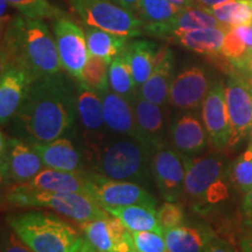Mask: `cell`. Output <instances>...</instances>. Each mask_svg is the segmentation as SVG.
<instances>
[{
	"instance_id": "6da1fadb",
	"label": "cell",
	"mask_w": 252,
	"mask_h": 252,
	"mask_svg": "<svg viewBox=\"0 0 252 252\" xmlns=\"http://www.w3.org/2000/svg\"><path fill=\"white\" fill-rule=\"evenodd\" d=\"M77 116V87L60 71L32 82L14 119L30 143H48L67 134Z\"/></svg>"
},
{
	"instance_id": "7a4b0ae2",
	"label": "cell",
	"mask_w": 252,
	"mask_h": 252,
	"mask_svg": "<svg viewBox=\"0 0 252 252\" xmlns=\"http://www.w3.org/2000/svg\"><path fill=\"white\" fill-rule=\"evenodd\" d=\"M7 68L26 71L33 81L61 71L55 39L45 23L25 15L12 19L1 42V70Z\"/></svg>"
},
{
	"instance_id": "3957f363",
	"label": "cell",
	"mask_w": 252,
	"mask_h": 252,
	"mask_svg": "<svg viewBox=\"0 0 252 252\" xmlns=\"http://www.w3.org/2000/svg\"><path fill=\"white\" fill-rule=\"evenodd\" d=\"M11 230L34 252H96L86 236L55 214L28 212L7 217Z\"/></svg>"
},
{
	"instance_id": "277c9868",
	"label": "cell",
	"mask_w": 252,
	"mask_h": 252,
	"mask_svg": "<svg viewBox=\"0 0 252 252\" xmlns=\"http://www.w3.org/2000/svg\"><path fill=\"white\" fill-rule=\"evenodd\" d=\"M185 196L197 213H209L229 201L234 188L230 163L219 153L185 157Z\"/></svg>"
},
{
	"instance_id": "5b68a950",
	"label": "cell",
	"mask_w": 252,
	"mask_h": 252,
	"mask_svg": "<svg viewBox=\"0 0 252 252\" xmlns=\"http://www.w3.org/2000/svg\"><path fill=\"white\" fill-rule=\"evenodd\" d=\"M152 152L134 138L109 137L91 153L94 173L116 181L145 185L149 181Z\"/></svg>"
},
{
	"instance_id": "8992f818",
	"label": "cell",
	"mask_w": 252,
	"mask_h": 252,
	"mask_svg": "<svg viewBox=\"0 0 252 252\" xmlns=\"http://www.w3.org/2000/svg\"><path fill=\"white\" fill-rule=\"evenodd\" d=\"M5 201L13 207L50 208L80 224L110 216L91 195L84 193L34 190L13 185L6 191Z\"/></svg>"
},
{
	"instance_id": "52a82bcc",
	"label": "cell",
	"mask_w": 252,
	"mask_h": 252,
	"mask_svg": "<svg viewBox=\"0 0 252 252\" xmlns=\"http://www.w3.org/2000/svg\"><path fill=\"white\" fill-rule=\"evenodd\" d=\"M88 26L128 37L144 33V23L133 12L112 0H69Z\"/></svg>"
},
{
	"instance_id": "ba28073f",
	"label": "cell",
	"mask_w": 252,
	"mask_h": 252,
	"mask_svg": "<svg viewBox=\"0 0 252 252\" xmlns=\"http://www.w3.org/2000/svg\"><path fill=\"white\" fill-rule=\"evenodd\" d=\"M0 167L2 184L13 186L32 180L45 165L31 143L1 133Z\"/></svg>"
},
{
	"instance_id": "9c48e42d",
	"label": "cell",
	"mask_w": 252,
	"mask_h": 252,
	"mask_svg": "<svg viewBox=\"0 0 252 252\" xmlns=\"http://www.w3.org/2000/svg\"><path fill=\"white\" fill-rule=\"evenodd\" d=\"M225 100L231 131L228 149L235 150L252 131V84L231 72L225 84Z\"/></svg>"
},
{
	"instance_id": "30bf717a",
	"label": "cell",
	"mask_w": 252,
	"mask_h": 252,
	"mask_svg": "<svg viewBox=\"0 0 252 252\" xmlns=\"http://www.w3.org/2000/svg\"><path fill=\"white\" fill-rule=\"evenodd\" d=\"M154 184L163 200L176 202L185 195L186 167L184 158L172 145L167 144L154 152L151 159Z\"/></svg>"
},
{
	"instance_id": "8fae6325",
	"label": "cell",
	"mask_w": 252,
	"mask_h": 252,
	"mask_svg": "<svg viewBox=\"0 0 252 252\" xmlns=\"http://www.w3.org/2000/svg\"><path fill=\"white\" fill-rule=\"evenodd\" d=\"M90 195L105 210L134 204L157 207L156 198L141 185L111 180L94 172H91Z\"/></svg>"
},
{
	"instance_id": "7c38bea8",
	"label": "cell",
	"mask_w": 252,
	"mask_h": 252,
	"mask_svg": "<svg viewBox=\"0 0 252 252\" xmlns=\"http://www.w3.org/2000/svg\"><path fill=\"white\" fill-rule=\"evenodd\" d=\"M53 28L62 68L69 76L81 82L83 69L90 56L86 33L80 26L65 18L55 20Z\"/></svg>"
},
{
	"instance_id": "4fadbf2b",
	"label": "cell",
	"mask_w": 252,
	"mask_h": 252,
	"mask_svg": "<svg viewBox=\"0 0 252 252\" xmlns=\"http://www.w3.org/2000/svg\"><path fill=\"white\" fill-rule=\"evenodd\" d=\"M77 113L83 131L84 143L90 153L108 138V126L104 119L102 94L90 89L82 82H77Z\"/></svg>"
},
{
	"instance_id": "5bb4252c",
	"label": "cell",
	"mask_w": 252,
	"mask_h": 252,
	"mask_svg": "<svg viewBox=\"0 0 252 252\" xmlns=\"http://www.w3.org/2000/svg\"><path fill=\"white\" fill-rule=\"evenodd\" d=\"M202 121L214 149L219 152L228 150L231 131L226 109L225 86L222 81L213 84L203 100Z\"/></svg>"
},
{
	"instance_id": "9a60e30c",
	"label": "cell",
	"mask_w": 252,
	"mask_h": 252,
	"mask_svg": "<svg viewBox=\"0 0 252 252\" xmlns=\"http://www.w3.org/2000/svg\"><path fill=\"white\" fill-rule=\"evenodd\" d=\"M80 225L84 236L97 251L137 252L132 232L116 217L110 215Z\"/></svg>"
},
{
	"instance_id": "2e32d148",
	"label": "cell",
	"mask_w": 252,
	"mask_h": 252,
	"mask_svg": "<svg viewBox=\"0 0 252 252\" xmlns=\"http://www.w3.org/2000/svg\"><path fill=\"white\" fill-rule=\"evenodd\" d=\"M212 84L202 67L185 69L173 78L168 103L181 111H191L202 105Z\"/></svg>"
},
{
	"instance_id": "e0dca14e",
	"label": "cell",
	"mask_w": 252,
	"mask_h": 252,
	"mask_svg": "<svg viewBox=\"0 0 252 252\" xmlns=\"http://www.w3.org/2000/svg\"><path fill=\"white\" fill-rule=\"evenodd\" d=\"M169 140L172 146L185 157H198L209 144L203 121L190 111L175 116L169 123Z\"/></svg>"
},
{
	"instance_id": "ac0fdd59",
	"label": "cell",
	"mask_w": 252,
	"mask_h": 252,
	"mask_svg": "<svg viewBox=\"0 0 252 252\" xmlns=\"http://www.w3.org/2000/svg\"><path fill=\"white\" fill-rule=\"evenodd\" d=\"M132 104L141 141L154 154L158 150L166 146L169 138V124L167 125L165 113L161 106L145 99L139 93L132 100Z\"/></svg>"
},
{
	"instance_id": "d6986e66",
	"label": "cell",
	"mask_w": 252,
	"mask_h": 252,
	"mask_svg": "<svg viewBox=\"0 0 252 252\" xmlns=\"http://www.w3.org/2000/svg\"><path fill=\"white\" fill-rule=\"evenodd\" d=\"M231 28L220 23L213 14L197 7L184 8L171 20L160 24L144 25V33L149 35L171 40L173 36L184 32L201 30V28Z\"/></svg>"
},
{
	"instance_id": "ffe728a7",
	"label": "cell",
	"mask_w": 252,
	"mask_h": 252,
	"mask_svg": "<svg viewBox=\"0 0 252 252\" xmlns=\"http://www.w3.org/2000/svg\"><path fill=\"white\" fill-rule=\"evenodd\" d=\"M21 186L34 190L69 191L90 195L91 172H65L45 167L32 180L21 184Z\"/></svg>"
},
{
	"instance_id": "44dd1931",
	"label": "cell",
	"mask_w": 252,
	"mask_h": 252,
	"mask_svg": "<svg viewBox=\"0 0 252 252\" xmlns=\"http://www.w3.org/2000/svg\"><path fill=\"white\" fill-rule=\"evenodd\" d=\"M33 82L26 71L18 68L1 70L0 76V122L4 126L17 115L28 87Z\"/></svg>"
},
{
	"instance_id": "7402d4cb",
	"label": "cell",
	"mask_w": 252,
	"mask_h": 252,
	"mask_svg": "<svg viewBox=\"0 0 252 252\" xmlns=\"http://www.w3.org/2000/svg\"><path fill=\"white\" fill-rule=\"evenodd\" d=\"M102 98L104 119L109 131L119 135L134 138L143 143L131 100L110 90L102 94Z\"/></svg>"
},
{
	"instance_id": "603a6c76",
	"label": "cell",
	"mask_w": 252,
	"mask_h": 252,
	"mask_svg": "<svg viewBox=\"0 0 252 252\" xmlns=\"http://www.w3.org/2000/svg\"><path fill=\"white\" fill-rule=\"evenodd\" d=\"M163 236L169 252H207L216 239L210 226L203 223H182L163 229Z\"/></svg>"
},
{
	"instance_id": "cb8c5ba5",
	"label": "cell",
	"mask_w": 252,
	"mask_h": 252,
	"mask_svg": "<svg viewBox=\"0 0 252 252\" xmlns=\"http://www.w3.org/2000/svg\"><path fill=\"white\" fill-rule=\"evenodd\" d=\"M47 168L65 172H83L84 161L80 150L67 137L48 143H31Z\"/></svg>"
},
{
	"instance_id": "d4e9b609",
	"label": "cell",
	"mask_w": 252,
	"mask_h": 252,
	"mask_svg": "<svg viewBox=\"0 0 252 252\" xmlns=\"http://www.w3.org/2000/svg\"><path fill=\"white\" fill-rule=\"evenodd\" d=\"M174 67V55L171 48H160L157 55V62L152 74L150 75L143 86L139 94L145 99L162 106L168 102L169 89L172 84V71Z\"/></svg>"
},
{
	"instance_id": "484cf974",
	"label": "cell",
	"mask_w": 252,
	"mask_h": 252,
	"mask_svg": "<svg viewBox=\"0 0 252 252\" xmlns=\"http://www.w3.org/2000/svg\"><path fill=\"white\" fill-rule=\"evenodd\" d=\"M230 28H201L184 32L173 36L171 41L179 43L184 48L207 56H217L222 52L223 41L226 31Z\"/></svg>"
},
{
	"instance_id": "4316f807",
	"label": "cell",
	"mask_w": 252,
	"mask_h": 252,
	"mask_svg": "<svg viewBox=\"0 0 252 252\" xmlns=\"http://www.w3.org/2000/svg\"><path fill=\"white\" fill-rule=\"evenodd\" d=\"M159 49L157 45L149 40H135L127 43L124 55L130 64L132 76L138 89L149 80L157 62Z\"/></svg>"
},
{
	"instance_id": "83f0119b",
	"label": "cell",
	"mask_w": 252,
	"mask_h": 252,
	"mask_svg": "<svg viewBox=\"0 0 252 252\" xmlns=\"http://www.w3.org/2000/svg\"><path fill=\"white\" fill-rule=\"evenodd\" d=\"M110 215L118 219L126 229L131 232L135 231H157L163 232L162 226L158 220L157 208L144 204L134 206L109 208L106 209Z\"/></svg>"
},
{
	"instance_id": "f1b7e54d",
	"label": "cell",
	"mask_w": 252,
	"mask_h": 252,
	"mask_svg": "<svg viewBox=\"0 0 252 252\" xmlns=\"http://www.w3.org/2000/svg\"><path fill=\"white\" fill-rule=\"evenodd\" d=\"M86 37L89 55L103 58L110 63L124 52L130 39L128 36L118 35L88 25L86 27Z\"/></svg>"
},
{
	"instance_id": "f546056e",
	"label": "cell",
	"mask_w": 252,
	"mask_h": 252,
	"mask_svg": "<svg viewBox=\"0 0 252 252\" xmlns=\"http://www.w3.org/2000/svg\"><path fill=\"white\" fill-rule=\"evenodd\" d=\"M204 11L225 26L252 25V0H228Z\"/></svg>"
},
{
	"instance_id": "4dcf8cb0",
	"label": "cell",
	"mask_w": 252,
	"mask_h": 252,
	"mask_svg": "<svg viewBox=\"0 0 252 252\" xmlns=\"http://www.w3.org/2000/svg\"><path fill=\"white\" fill-rule=\"evenodd\" d=\"M109 83L112 91L130 99L131 102L139 93V89L135 86L133 76H132L130 64H128L127 59L125 58L124 53L113 59L112 62L110 63Z\"/></svg>"
},
{
	"instance_id": "1f68e13d",
	"label": "cell",
	"mask_w": 252,
	"mask_h": 252,
	"mask_svg": "<svg viewBox=\"0 0 252 252\" xmlns=\"http://www.w3.org/2000/svg\"><path fill=\"white\" fill-rule=\"evenodd\" d=\"M180 11L168 0H140L134 13L144 25H149L171 20Z\"/></svg>"
},
{
	"instance_id": "d6a6232c",
	"label": "cell",
	"mask_w": 252,
	"mask_h": 252,
	"mask_svg": "<svg viewBox=\"0 0 252 252\" xmlns=\"http://www.w3.org/2000/svg\"><path fill=\"white\" fill-rule=\"evenodd\" d=\"M110 62L98 56L90 55L82 74V83L100 94L109 91Z\"/></svg>"
},
{
	"instance_id": "836d02e7",
	"label": "cell",
	"mask_w": 252,
	"mask_h": 252,
	"mask_svg": "<svg viewBox=\"0 0 252 252\" xmlns=\"http://www.w3.org/2000/svg\"><path fill=\"white\" fill-rule=\"evenodd\" d=\"M230 178L234 188L241 194L244 195L252 188V143L230 163Z\"/></svg>"
},
{
	"instance_id": "e575fe53",
	"label": "cell",
	"mask_w": 252,
	"mask_h": 252,
	"mask_svg": "<svg viewBox=\"0 0 252 252\" xmlns=\"http://www.w3.org/2000/svg\"><path fill=\"white\" fill-rule=\"evenodd\" d=\"M11 6L18 9L20 13L30 19H59L64 18V13L61 9L53 6L48 0H7Z\"/></svg>"
},
{
	"instance_id": "d590c367",
	"label": "cell",
	"mask_w": 252,
	"mask_h": 252,
	"mask_svg": "<svg viewBox=\"0 0 252 252\" xmlns=\"http://www.w3.org/2000/svg\"><path fill=\"white\" fill-rule=\"evenodd\" d=\"M251 52L252 50L249 49L244 41L239 37L235 27H231L230 30L226 31L220 55L224 56L230 64L243 60Z\"/></svg>"
},
{
	"instance_id": "8d00e7d4",
	"label": "cell",
	"mask_w": 252,
	"mask_h": 252,
	"mask_svg": "<svg viewBox=\"0 0 252 252\" xmlns=\"http://www.w3.org/2000/svg\"><path fill=\"white\" fill-rule=\"evenodd\" d=\"M132 237L137 252H169L163 232L135 231Z\"/></svg>"
},
{
	"instance_id": "74e56055",
	"label": "cell",
	"mask_w": 252,
	"mask_h": 252,
	"mask_svg": "<svg viewBox=\"0 0 252 252\" xmlns=\"http://www.w3.org/2000/svg\"><path fill=\"white\" fill-rule=\"evenodd\" d=\"M158 220L163 229L174 228L185 222V213L181 206L175 202H166L157 210Z\"/></svg>"
},
{
	"instance_id": "f35d334b",
	"label": "cell",
	"mask_w": 252,
	"mask_h": 252,
	"mask_svg": "<svg viewBox=\"0 0 252 252\" xmlns=\"http://www.w3.org/2000/svg\"><path fill=\"white\" fill-rule=\"evenodd\" d=\"M1 252H34L28 247L26 243H24L23 239L15 234L12 230L9 231L6 237L2 239V248Z\"/></svg>"
},
{
	"instance_id": "ab89813d",
	"label": "cell",
	"mask_w": 252,
	"mask_h": 252,
	"mask_svg": "<svg viewBox=\"0 0 252 252\" xmlns=\"http://www.w3.org/2000/svg\"><path fill=\"white\" fill-rule=\"evenodd\" d=\"M234 69V72L236 74L241 75L242 77H244L245 80H247L249 83L252 84V52L250 54L245 56L243 60H241V61L236 62V63H232V64H230Z\"/></svg>"
},
{
	"instance_id": "60d3db41",
	"label": "cell",
	"mask_w": 252,
	"mask_h": 252,
	"mask_svg": "<svg viewBox=\"0 0 252 252\" xmlns=\"http://www.w3.org/2000/svg\"><path fill=\"white\" fill-rule=\"evenodd\" d=\"M242 252H252V219H248L245 223L243 236L241 238Z\"/></svg>"
},
{
	"instance_id": "b9f144b4",
	"label": "cell",
	"mask_w": 252,
	"mask_h": 252,
	"mask_svg": "<svg viewBox=\"0 0 252 252\" xmlns=\"http://www.w3.org/2000/svg\"><path fill=\"white\" fill-rule=\"evenodd\" d=\"M242 212L245 217L252 219V188L244 194L243 201H242Z\"/></svg>"
},
{
	"instance_id": "7bdbcfd3",
	"label": "cell",
	"mask_w": 252,
	"mask_h": 252,
	"mask_svg": "<svg viewBox=\"0 0 252 252\" xmlns=\"http://www.w3.org/2000/svg\"><path fill=\"white\" fill-rule=\"evenodd\" d=\"M207 252H235L231 248L229 247L225 242L220 241L219 238L215 239V242L210 245V248L208 249Z\"/></svg>"
},
{
	"instance_id": "ee69618b",
	"label": "cell",
	"mask_w": 252,
	"mask_h": 252,
	"mask_svg": "<svg viewBox=\"0 0 252 252\" xmlns=\"http://www.w3.org/2000/svg\"><path fill=\"white\" fill-rule=\"evenodd\" d=\"M228 1V0H194L195 5L197 8L201 9H209L214 7V6L220 4V2Z\"/></svg>"
},
{
	"instance_id": "f6af8a7d",
	"label": "cell",
	"mask_w": 252,
	"mask_h": 252,
	"mask_svg": "<svg viewBox=\"0 0 252 252\" xmlns=\"http://www.w3.org/2000/svg\"><path fill=\"white\" fill-rule=\"evenodd\" d=\"M115 1L118 2V5H121L122 7L128 9V11L133 12L134 13L138 4L140 2V0H115Z\"/></svg>"
},
{
	"instance_id": "bcb514c9",
	"label": "cell",
	"mask_w": 252,
	"mask_h": 252,
	"mask_svg": "<svg viewBox=\"0 0 252 252\" xmlns=\"http://www.w3.org/2000/svg\"><path fill=\"white\" fill-rule=\"evenodd\" d=\"M169 2H172L173 5H175L176 7L180 9L189 8V7H196L194 0H168Z\"/></svg>"
},
{
	"instance_id": "7dc6e473",
	"label": "cell",
	"mask_w": 252,
	"mask_h": 252,
	"mask_svg": "<svg viewBox=\"0 0 252 252\" xmlns=\"http://www.w3.org/2000/svg\"><path fill=\"white\" fill-rule=\"evenodd\" d=\"M250 135H251V139H252V131H251V134Z\"/></svg>"
},
{
	"instance_id": "c3c4849f",
	"label": "cell",
	"mask_w": 252,
	"mask_h": 252,
	"mask_svg": "<svg viewBox=\"0 0 252 252\" xmlns=\"http://www.w3.org/2000/svg\"><path fill=\"white\" fill-rule=\"evenodd\" d=\"M96 252H99V251H96Z\"/></svg>"
}]
</instances>
